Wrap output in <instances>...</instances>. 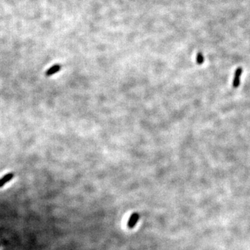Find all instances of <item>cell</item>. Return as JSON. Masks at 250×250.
Listing matches in <instances>:
<instances>
[{"label": "cell", "instance_id": "1", "mask_svg": "<svg viewBox=\"0 0 250 250\" xmlns=\"http://www.w3.org/2000/svg\"><path fill=\"white\" fill-rule=\"evenodd\" d=\"M242 74H243V69L241 67H238V68L236 70L234 77H233V87L235 88H237L238 87L240 86V78Z\"/></svg>", "mask_w": 250, "mask_h": 250}, {"label": "cell", "instance_id": "2", "mask_svg": "<svg viewBox=\"0 0 250 250\" xmlns=\"http://www.w3.org/2000/svg\"><path fill=\"white\" fill-rule=\"evenodd\" d=\"M61 67L60 65L58 64H56V65H54L51 67H50V69H48L47 70V72L45 73V75L47 76V77H50V76L53 75L54 74H56V72H58L60 70H61Z\"/></svg>", "mask_w": 250, "mask_h": 250}, {"label": "cell", "instance_id": "3", "mask_svg": "<svg viewBox=\"0 0 250 250\" xmlns=\"http://www.w3.org/2000/svg\"><path fill=\"white\" fill-rule=\"evenodd\" d=\"M14 176V174L13 173H9L7 175H4L2 179H0V188L4 186L5 184H6L7 182H9V181L11 180Z\"/></svg>", "mask_w": 250, "mask_h": 250}, {"label": "cell", "instance_id": "4", "mask_svg": "<svg viewBox=\"0 0 250 250\" xmlns=\"http://www.w3.org/2000/svg\"><path fill=\"white\" fill-rule=\"evenodd\" d=\"M138 219H139V216L137 213H134L133 215H131V217H130L129 220L128 222V227L129 228H132L133 227H134L135 224H136L138 220Z\"/></svg>", "mask_w": 250, "mask_h": 250}, {"label": "cell", "instance_id": "5", "mask_svg": "<svg viewBox=\"0 0 250 250\" xmlns=\"http://www.w3.org/2000/svg\"><path fill=\"white\" fill-rule=\"evenodd\" d=\"M204 56H203V54L202 53H198L197 55V62L198 64H202L204 62Z\"/></svg>", "mask_w": 250, "mask_h": 250}]
</instances>
